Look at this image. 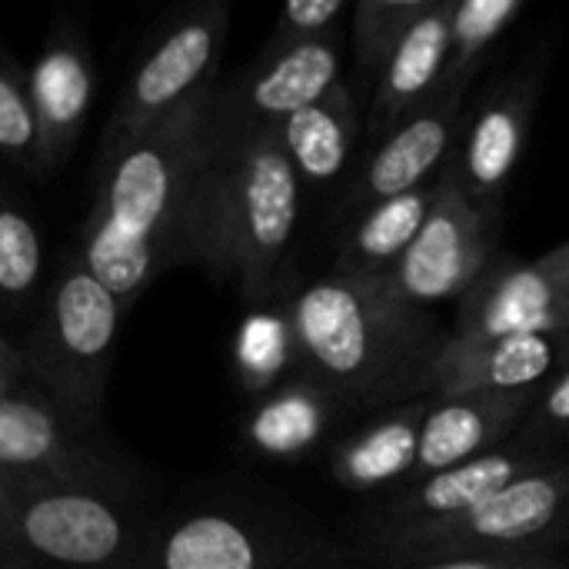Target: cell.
Listing matches in <instances>:
<instances>
[{
  "instance_id": "obj_1",
  "label": "cell",
  "mask_w": 569,
  "mask_h": 569,
  "mask_svg": "<svg viewBox=\"0 0 569 569\" xmlns=\"http://www.w3.org/2000/svg\"><path fill=\"white\" fill-rule=\"evenodd\" d=\"M217 87L103 153V177L77 260L123 313L170 267L183 263Z\"/></svg>"
},
{
  "instance_id": "obj_2",
  "label": "cell",
  "mask_w": 569,
  "mask_h": 569,
  "mask_svg": "<svg viewBox=\"0 0 569 569\" xmlns=\"http://www.w3.org/2000/svg\"><path fill=\"white\" fill-rule=\"evenodd\" d=\"M297 377L323 387L343 410H390L433 400V370L450 333L430 310L403 303L387 280L317 277L280 297Z\"/></svg>"
},
{
  "instance_id": "obj_3",
  "label": "cell",
  "mask_w": 569,
  "mask_h": 569,
  "mask_svg": "<svg viewBox=\"0 0 569 569\" xmlns=\"http://www.w3.org/2000/svg\"><path fill=\"white\" fill-rule=\"evenodd\" d=\"M300 210L303 187L277 130L203 153L183 260L230 283L250 310L267 307L280 300Z\"/></svg>"
},
{
  "instance_id": "obj_4",
  "label": "cell",
  "mask_w": 569,
  "mask_h": 569,
  "mask_svg": "<svg viewBox=\"0 0 569 569\" xmlns=\"http://www.w3.org/2000/svg\"><path fill=\"white\" fill-rule=\"evenodd\" d=\"M347 557L283 507L217 497L157 517L133 569H337Z\"/></svg>"
},
{
  "instance_id": "obj_5",
  "label": "cell",
  "mask_w": 569,
  "mask_h": 569,
  "mask_svg": "<svg viewBox=\"0 0 569 569\" xmlns=\"http://www.w3.org/2000/svg\"><path fill=\"white\" fill-rule=\"evenodd\" d=\"M123 307L77 260H63L33 310L20 347L23 377L70 420L97 430Z\"/></svg>"
},
{
  "instance_id": "obj_6",
  "label": "cell",
  "mask_w": 569,
  "mask_h": 569,
  "mask_svg": "<svg viewBox=\"0 0 569 569\" xmlns=\"http://www.w3.org/2000/svg\"><path fill=\"white\" fill-rule=\"evenodd\" d=\"M13 553L30 569H133L153 527L133 487L7 483Z\"/></svg>"
},
{
  "instance_id": "obj_7",
  "label": "cell",
  "mask_w": 569,
  "mask_h": 569,
  "mask_svg": "<svg viewBox=\"0 0 569 569\" xmlns=\"http://www.w3.org/2000/svg\"><path fill=\"white\" fill-rule=\"evenodd\" d=\"M569 540V460L517 480L480 507L443 520L390 533L360 537L353 560L363 563H413L440 557H483V553H557Z\"/></svg>"
},
{
  "instance_id": "obj_8",
  "label": "cell",
  "mask_w": 569,
  "mask_h": 569,
  "mask_svg": "<svg viewBox=\"0 0 569 569\" xmlns=\"http://www.w3.org/2000/svg\"><path fill=\"white\" fill-rule=\"evenodd\" d=\"M230 33V3L207 0L183 7L153 37L147 53L130 70L113 113L103 130V153H110L127 137L180 110L197 93L217 87V70L223 60Z\"/></svg>"
},
{
  "instance_id": "obj_9",
  "label": "cell",
  "mask_w": 569,
  "mask_h": 569,
  "mask_svg": "<svg viewBox=\"0 0 569 569\" xmlns=\"http://www.w3.org/2000/svg\"><path fill=\"white\" fill-rule=\"evenodd\" d=\"M343 80V33L260 53L227 87H217L203 153H223L277 130L287 117L327 97Z\"/></svg>"
},
{
  "instance_id": "obj_10",
  "label": "cell",
  "mask_w": 569,
  "mask_h": 569,
  "mask_svg": "<svg viewBox=\"0 0 569 569\" xmlns=\"http://www.w3.org/2000/svg\"><path fill=\"white\" fill-rule=\"evenodd\" d=\"M497 220L480 210L463 187L450 160L437 173V197L430 213L387 277V287L410 307L430 310L433 303L460 300V293L497 257Z\"/></svg>"
},
{
  "instance_id": "obj_11",
  "label": "cell",
  "mask_w": 569,
  "mask_h": 569,
  "mask_svg": "<svg viewBox=\"0 0 569 569\" xmlns=\"http://www.w3.org/2000/svg\"><path fill=\"white\" fill-rule=\"evenodd\" d=\"M93 430L70 420L43 393H0V477L30 487H130L117 460L93 440Z\"/></svg>"
},
{
  "instance_id": "obj_12",
  "label": "cell",
  "mask_w": 569,
  "mask_h": 569,
  "mask_svg": "<svg viewBox=\"0 0 569 569\" xmlns=\"http://www.w3.org/2000/svg\"><path fill=\"white\" fill-rule=\"evenodd\" d=\"M560 463H567V460L557 453V447L530 443V440L517 437L513 443H503V447H497L483 457H473L460 467H450V470H440L433 477L410 480V483L397 487L367 517L360 537L453 520V517L480 507L483 500L497 497L500 490L513 487L517 480L553 470Z\"/></svg>"
},
{
  "instance_id": "obj_13",
  "label": "cell",
  "mask_w": 569,
  "mask_h": 569,
  "mask_svg": "<svg viewBox=\"0 0 569 569\" xmlns=\"http://www.w3.org/2000/svg\"><path fill=\"white\" fill-rule=\"evenodd\" d=\"M569 330V290L537 257L520 260L497 253L487 270L460 293L450 337L500 340L547 337Z\"/></svg>"
},
{
  "instance_id": "obj_14",
  "label": "cell",
  "mask_w": 569,
  "mask_h": 569,
  "mask_svg": "<svg viewBox=\"0 0 569 569\" xmlns=\"http://www.w3.org/2000/svg\"><path fill=\"white\" fill-rule=\"evenodd\" d=\"M463 97L467 90H437L420 110H413L387 137H380L373 153L347 183L343 210L360 213L380 200L430 183L460 140L467 120Z\"/></svg>"
},
{
  "instance_id": "obj_15",
  "label": "cell",
  "mask_w": 569,
  "mask_h": 569,
  "mask_svg": "<svg viewBox=\"0 0 569 569\" xmlns=\"http://www.w3.org/2000/svg\"><path fill=\"white\" fill-rule=\"evenodd\" d=\"M537 110V80L510 77L467 120L450 153V167L463 193L487 213L500 217L503 193L527 150Z\"/></svg>"
},
{
  "instance_id": "obj_16",
  "label": "cell",
  "mask_w": 569,
  "mask_h": 569,
  "mask_svg": "<svg viewBox=\"0 0 569 569\" xmlns=\"http://www.w3.org/2000/svg\"><path fill=\"white\" fill-rule=\"evenodd\" d=\"M30 97L40 133V180L67 163L73 153L90 100H93V57L77 23L57 20L47 30L40 57L30 73Z\"/></svg>"
},
{
  "instance_id": "obj_17",
  "label": "cell",
  "mask_w": 569,
  "mask_h": 569,
  "mask_svg": "<svg viewBox=\"0 0 569 569\" xmlns=\"http://www.w3.org/2000/svg\"><path fill=\"white\" fill-rule=\"evenodd\" d=\"M537 393L540 387L517 390V393L433 397L423 417L417 467L410 480L433 477L440 470L460 467L473 457H483L503 447L513 433H520Z\"/></svg>"
},
{
  "instance_id": "obj_18",
  "label": "cell",
  "mask_w": 569,
  "mask_h": 569,
  "mask_svg": "<svg viewBox=\"0 0 569 569\" xmlns=\"http://www.w3.org/2000/svg\"><path fill=\"white\" fill-rule=\"evenodd\" d=\"M569 363V330L547 337L457 340L450 337L433 370V397L517 393L543 387Z\"/></svg>"
},
{
  "instance_id": "obj_19",
  "label": "cell",
  "mask_w": 569,
  "mask_h": 569,
  "mask_svg": "<svg viewBox=\"0 0 569 569\" xmlns=\"http://www.w3.org/2000/svg\"><path fill=\"white\" fill-rule=\"evenodd\" d=\"M450 17L453 0H430L427 13L407 30L370 90V137H387L400 120H407L440 90L450 47Z\"/></svg>"
},
{
  "instance_id": "obj_20",
  "label": "cell",
  "mask_w": 569,
  "mask_h": 569,
  "mask_svg": "<svg viewBox=\"0 0 569 569\" xmlns=\"http://www.w3.org/2000/svg\"><path fill=\"white\" fill-rule=\"evenodd\" d=\"M340 413L347 410L323 387L307 377H293L277 390L253 397L240 420V447L260 460L293 463L327 440Z\"/></svg>"
},
{
  "instance_id": "obj_21",
  "label": "cell",
  "mask_w": 569,
  "mask_h": 569,
  "mask_svg": "<svg viewBox=\"0 0 569 569\" xmlns=\"http://www.w3.org/2000/svg\"><path fill=\"white\" fill-rule=\"evenodd\" d=\"M427 407L430 400H413L373 413L330 450V477L353 493L403 487L417 467Z\"/></svg>"
},
{
  "instance_id": "obj_22",
  "label": "cell",
  "mask_w": 569,
  "mask_h": 569,
  "mask_svg": "<svg viewBox=\"0 0 569 569\" xmlns=\"http://www.w3.org/2000/svg\"><path fill=\"white\" fill-rule=\"evenodd\" d=\"M280 147L303 190H330L343 180L360 140V107L353 87L340 80L327 97L277 127Z\"/></svg>"
},
{
  "instance_id": "obj_23",
  "label": "cell",
  "mask_w": 569,
  "mask_h": 569,
  "mask_svg": "<svg viewBox=\"0 0 569 569\" xmlns=\"http://www.w3.org/2000/svg\"><path fill=\"white\" fill-rule=\"evenodd\" d=\"M433 197L437 177L417 190H407L400 197L380 200L353 213V223L337 247L333 273L357 280H387L407 253V247L413 243V237L420 233Z\"/></svg>"
},
{
  "instance_id": "obj_24",
  "label": "cell",
  "mask_w": 569,
  "mask_h": 569,
  "mask_svg": "<svg viewBox=\"0 0 569 569\" xmlns=\"http://www.w3.org/2000/svg\"><path fill=\"white\" fill-rule=\"evenodd\" d=\"M233 367L243 393L263 397L297 377V353L283 303L253 307L233 337Z\"/></svg>"
},
{
  "instance_id": "obj_25",
  "label": "cell",
  "mask_w": 569,
  "mask_h": 569,
  "mask_svg": "<svg viewBox=\"0 0 569 569\" xmlns=\"http://www.w3.org/2000/svg\"><path fill=\"white\" fill-rule=\"evenodd\" d=\"M520 13L523 0H453L447 70L440 90H467Z\"/></svg>"
},
{
  "instance_id": "obj_26",
  "label": "cell",
  "mask_w": 569,
  "mask_h": 569,
  "mask_svg": "<svg viewBox=\"0 0 569 569\" xmlns=\"http://www.w3.org/2000/svg\"><path fill=\"white\" fill-rule=\"evenodd\" d=\"M43 297V243L33 217L0 190V310H37Z\"/></svg>"
},
{
  "instance_id": "obj_27",
  "label": "cell",
  "mask_w": 569,
  "mask_h": 569,
  "mask_svg": "<svg viewBox=\"0 0 569 569\" xmlns=\"http://www.w3.org/2000/svg\"><path fill=\"white\" fill-rule=\"evenodd\" d=\"M430 0H360L350 7V50L360 80L373 90L407 30L427 13Z\"/></svg>"
},
{
  "instance_id": "obj_28",
  "label": "cell",
  "mask_w": 569,
  "mask_h": 569,
  "mask_svg": "<svg viewBox=\"0 0 569 569\" xmlns=\"http://www.w3.org/2000/svg\"><path fill=\"white\" fill-rule=\"evenodd\" d=\"M0 160L27 177H40V133L30 77L0 50Z\"/></svg>"
},
{
  "instance_id": "obj_29",
  "label": "cell",
  "mask_w": 569,
  "mask_h": 569,
  "mask_svg": "<svg viewBox=\"0 0 569 569\" xmlns=\"http://www.w3.org/2000/svg\"><path fill=\"white\" fill-rule=\"evenodd\" d=\"M343 17H350V7L343 0H290L277 13L270 40L263 43V53L330 37L340 30Z\"/></svg>"
},
{
  "instance_id": "obj_30",
  "label": "cell",
  "mask_w": 569,
  "mask_h": 569,
  "mask_svg": "<svg viewBox=\"0 0 569 569\" xmlns=\"http://www.w3.org/2000/svg\"><path fill=\"white\" fill-rule=\"evenodd\" d=\"M337 569H569L560 553H483V557H440V560H413V563H363L353 553Z\"/></svg>"
},
{
  "instance_id": "obj_31",
  "label": "cell",
  "mask_w": 569,
  "mask_h": 569,
  "mask_svg": "<svg viewBox=\"0 0 569 569\" xmlns=\"http://www.w3.org/2000/svg\"><path fill=\"white\" fill-rule=\"evenodd\" d=\"M563 433H569V363L540 387V393L520 427V440L553 447V440Z\"/></svg>"
},
{
  "instance_id": "obj_32",
  "label": "cell",
  "mask_w": 569,
  "mask_h": 569,
  "mask_svg": "<svg viewBox=\"0 0 569 569\" xmlns=\"http://www.w3.org/2000/svg\"><path fill=\"white\" fill-rule=\"evenodd\" d=\"M540 260L557 273V280H560V283L569 290V240L567 243H560V247H553V250H547Z\"/></svg>"
},
{
  "instance_id": "obj_33",
  "label": "cell",
  "mask_w": 569,
  "mask_h": 569,
  "mask_svg": "<svg viewBox=\"0 0 569 569\" xmlns=\"http://www.w3.org/2000/svg\"><path fill=\"white\" fill-rule=\"evenodd\" d=\"M0 550L13 553V537H10V493H7V480L3 477H0Z\"/></svg>"
},
{
  "instance_id": "obj_34",
  "label": "cell",
  "mask_w": 569,
  "mask_h": 569,
  "mask_svg": "<svg viewBox=\"0 0 569 569\" xmlns=\"http://www.w3.org/2000/svg\"><path fill=\"white\" fill-rule=\"evenodd\" d=\"M0 363L10 370V373H17V377H23V363H20V350L17 347H10L3 337H0Z\"/></svg>"
},
{
  "instance_id": "obj_35",
  "label": "cell",
  "mask_w": 569,
  "mask_h": 569,
  "mask_svg": "<svg viewBox=\"0 0 569 569\" xmlns=\"http://www.w3.org/2000/svg\"><path fill=\"white\" fill-rule=\"evenodd\" d=\"M20 387H23V377L10 373V370L0 363V393H13V390H20Z\"/></svg>"
},
{
  "instance_id": "obj_36",
  "label": "cell",
  "mask_w": 569,
  "mask_h": 569,
  "mask_svg": "<svg viewBox=\"0 0 569 569\" xmlns=\"http://www.w3.org/2000/svg\"><path fill=\"white\" fill-rule=\"evenodd\" d=\"M0 569H30L20 557H13V553H7V550H0Z\"/></svg>"
}]
</instances>
